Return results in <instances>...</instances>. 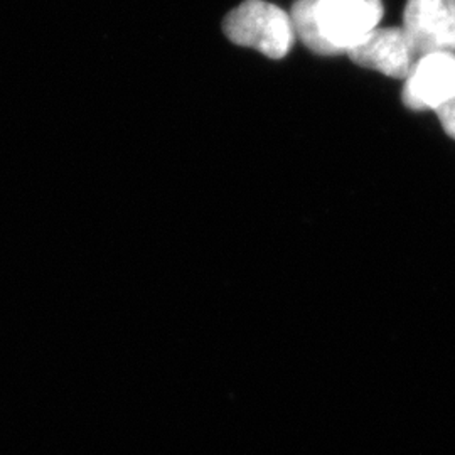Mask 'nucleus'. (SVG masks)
Segmentation results:
<instances>
[{"instance_id":"nucleus-4","label":"nucleus","mask_w":455,"mask_h":455,"mask_svg":"<svg viewBox=\"0 0 455 455\" xmlns=\"http://www.w3.org/2000/svg\"><path fill=\"white\" fill-rule=\"evenodd\" d=\"M455 98V52L427 54L411 66L402 100L413 112L437 110Z\"/></svg>"},{"instance_id":"nucleus-5","label":"nucleus","mask_w":455,"mask_h":455,"mask_svg":"<svg viewBox=\"0 0 455 455\" xmlns=\"http://www.w3.org/2000/svg\"><path fill=\"white\" fill-rule=\"evenodd\" d=\"M347 56L361 68L379 71L395 80H405L419 60L402 28H376Z\"/></svg>"},{"instance_id":"nucleus-1","label":"nucleus","mask_w":455,"mask_h":455,"mask_svg":"<svg viewBox=\"0 0 455 455\" xmlns=\"http://www.w3.org/2000/svg\"><path fill=\"white\" fill-rule=\"evenodd\" d=\"M383 0H295L293 31L304 46L321 56H342L378 28Z\"/></svg>"},{"instance_id":"nucleus-6","label":"nucleus","mask_w":455,"mask_h":455,"mask_svg":"<svg viewBox=\"0 0 455 455\" xmlns=\"http://www.w3.org/2000/svg\"><path fill=\"white\" fill-rule=\"evenodd\" d=\"M434 112L439 116L440 124H442L445 133L455 140V98L440 105L439 108Z\"/></svg>"},{"instance_id":"nucleus-3","label":"nucleus","mask_w":455,"mask_h":455,"mask_svg":"<svg viewBox=\"0 0 455 455\" xmlns=\"http://www.w3.org/2000/svg\"><path fill=\"white\" fill-rule=\"evenodd\" d=\"M402 29L417 58L455 52V0H407Z\"/></svg>"},{"instance_id":"nucleus-2","label":"nucleus","mask_w":455,"mask_h":455,"mask_svg":"<svg viewBox=\"0 0 455 455\" xmlns=\"http://www.w3.org/2000/svg\"><path fill=\"white\" fill-rule=\"evenodd\" d=\"M223 31L231 43L255 48L270 60L285 58L297 37L291 14L263 0H246L233 9Z\"/></svg>"}]
</instances>
